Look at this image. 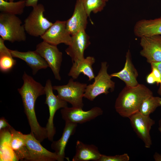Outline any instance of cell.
I'll use <instances>...</instances> for the list:
<instances>
[{"instance_id": "obj_1", "label": "cell", "mask_w": 161, "mask_h": 161, "mask_svg": "<svg viewBox=\"0 0 161 161\" xmlns=\"http://www.w3.org/2000/svg\"><path fill=\"white\" fill-rule=\"evenodd\" d=\"M24 83L18 91L22 98L24 112L29 124L31 133L40 142L47 138L46 127L38 123L35 112V104L38 97L45 95L44 87L24 72L22 76Z\"/></svg>"}, {"instance_id": "obj_2", "label": "cell", "mask_w": 161, "mask_h": 161, "mask_svg": "<svg viewBox=\"0 0 161 161\" xmlns=\"http://www.w3.org/2000/svg\"><path fill=\"white\" fill-rule=\"evenodd\" d=\"M152 95L151 91L143 84H139L133 87L126 86L116 99L115 110L122 117L129 118L139 111L145 99Z\"/></svg>"}, {"instance_id": "obj_3", "label": "cell", "mask_w": 161, "mask_h": 161, "mask_svg": "<svg viewBox=\"0 0 161 161\" xmlns=\"http://www.w3.org/2000/svg\"><path fill=\"white\" fill-rule=\"evenodd\" d=\"M16 15L1 12L0 35L4 41L11 43L26 41V36L24 25Z\"/></svg>"}, {"instance_id": "obj_4", "label": "cell", "mask_w": 161, "mask_h": 161, "mask_svg": "<svg viewBox=\"0 0 161 161\" xmlns=\"http://www.w3.org/2000/svg\"><path fill=\"white\" fill-rule=\"evenodd\" d=\"M108 67L106 62L101 63L100 68L94 78V82L86 86L84 97L92 101L101 94H107L109 89L111 92L114 91L115 83L112 80V77L107 72Z\"/></svg>"}, {"instance_id": "obj_5", "label": "cell", "mask_w": 161, "mask_h": 161, "mask_svg": "<svg viewBox=\"0 0 161 161\" xmlns=\"http://www.w3.org/2000/svg\"><path fill=\"white\" fill-rule=\"evenodd\" d=\"M44 6L38 4L33 7L28 16L24 20V24L26 32L35 37L42 36L52 25L44 15Z\"/></svg>"}, {"instance_id": "obj_6", "label": "cell", "mask_w": 161, "mask_h": 161, "mask_svg": "<svg viewBox=\"0 0 161 161\" xmlns=\"http://www.w3.org/2000/svg\"><path fill=\"white\" fill-rule=\"evenodd\" d=\"M87 85L86 83L74 81L71 78L67 84L53 86L57 91L59 98L71 104L72 106L83 108V98Z\"/></svg>"}, {"instance_id": "obj_7", "label": "cell", "mask_w": 161, "mask_h": 161, "mask_svg": "<svg viewBox=\"0 0 161 161\" xmlns=\"http://www.w3.org/2000/svg\"><path fill=\"white\" fill-rule=\"evenodd\" d=\"M46 100L45 103L48 106L49 116L46 128L47 132V138L52 142L56 132L55 128L53 123V119L56 112L61 108L67 106V102L55 95L53 92L51 81L47 80L44 86Z\"/></svg>"}, {"instance_id": "obj_8", "label": "cell", "mask_w": 161, "mask_h": 161, "mask_svg": "<svg viewBox=\"0 0 161 161\" xmlns=\"http://www.w3.org/2000/svg\"><path fill=\"white\" fill-rule=\"evenodd\" d=\"M35 51L45 60L53 72L55 79L60 81L61 78L59 72L62 60V53L57 46L43 41L37 45Z\"/></svg>"}, {"instance_id": "obj_9", "label": "cell", "mask_w": 161, "mask_h": 161, "mask_svg": "<svg viewBox=\"0 0 161 161\" xmlns=\"http://www.w3.org/2000/svg\"><path fill=\"white\" fill-rule=\"evenodd\" d=\"M129 118L131 126L138 137L144 143L145 147L149 148L152 145L150 131L155 121L149 116L141 114L139 111L133 114Z\"/></svg>"}, {"instance_id": "obj_10", "label": "cell", "mask_w": 161, "mask_h": 161, "mask_svg": "<svg viewBox=\"0 0 161 161\" xmlns=\"http://www.w3.org/2000/svg\"><path fill=\"white\" fill-rule=\"evenodd\" d=\"M40 142L30 133L26 134V143L29 156L27 161H62V158L55 152H51L44 148Z\"/></svg>"}, {"instance_id": "obj_11", "label": "cell", "mask_w": 161, "mask_h": 161, "mask_svg": "<svg viewBox=\"0 0 161 161\" xmlns=\"http://www.w3.org/2000/svg\"><path fill=\"white\" fill-rule=\"evenodd\" d=\"M61 113L62 118L65 122L78 124L90 121L102 115L103 111L98 107H95L88 111H84L82 108L72 106L62 108Z\"/></svg>"}, {"instance_id": "obj_12", "label": "cell", "mask_w": 161, "mask_h": 161, "mask_svg": "<svg viewBox=\"0 0 161 161\" xmlns=\"http://www.w3.org/2000/svg\"><path fill=\"white\" fill-rule=\"evenodd\" d=\"M66 21H56L41 38L53 45L57 46L61 43L70 45L71 36L66 29Z\"/></svg>"}, {"instance_id": "obj_13", "label": "cell", "mask_w": 161, "mask_h": 161, "mask_svg": "<svg viewBox=\"0 0 161 161\" xmlns=\"http://www.w3.org/2000/svg\"><path fill=\"white\" fill-rule=\"evenodd\" d=\"M140 44L142 48L140 54L148 63L161 62V35L142 37Z\"/></svg>"}, {"instance_id": "obj_14", "label": "cell", "mask_w": 161, "mask_h": 161, "mask_svg": "<svg viewBox=\"0 0 161 161\" xmlns=\"http://www.w3.org/2000/svg\"><path fill=\"white\" fill-rule=\"evenodd\" d=\"M89 39L85 30L71 36V43L65 51L71 58L72 63L84 58V51L90 44Z\"/></svg>"}, {"instance_id": "obj_15", "label": "cell", "mask_w": 161, "mask_h": 161, "mask_svg": "<svg viewBox=\"0 0 161 161\" xmlns=\"http://www.w3.org/2000/svg\"><path fill=\"white\" fill-rule=\"evenodd\" d=\"M88 17L80 0H76L72 16L66 21V27L71 36L79 32L85 30Z\"/></svg>"}, {"instance_id": "obj_16", "label": "cell", "mask_w": 161, "mask_h": 161, "mask_svg": "<svg viewBox=\"0 0 161 161\" xmlns=\"http://www.w3.org/2000/svg\"><path fill=\"white\" fill-rule=\"evenodd\" d=\"M10 51L13 57L20 59L26 63L32 69L33 75H35L39 70L46 69L49 67L45 60L35 51L26 52L10 49Z\"/></svg>"}, {"instance_id": "obj_17", "label": "cell", "mask_w": 161, "mask_h": 161, "mask_svg": "<svg viewBox=\"0 0 161 161\" xmlns=\"http://www.w3.org/2000/svg\"><path fill=\"white\" fill-rule=\"evenodd\" d=\"M110 75L112 77H117L123 81L127 86L134 87L139 84L137 80L138 73L132 63L129 50L126 53L125 63L123 69Z\"/></svg>"}, {"instance_id": "obj_18", "label": "cell", "mask_w": 161, "mask_h": 161, "mask_svg": "<svg viewBox=\"0 0 161 161\" xmlns=\"http://www.w3.org/2000/svg\"><path fill=\"white\" fill-rule=\"evenodd\" d=\"M137 37L161 35V17L153 19H143L138 21L134 28Z\"/></svg>"}, {"instance_id": "obj_19", "label": "cell", "mask_w": 161, "mask_h": 161, "mask_svg": "<svg viewBox=\"0 0 161 161\" xmlns=\"http://www.w3.org/2000/svg\"><path fill=\"white\" fill-rule=\"evenodd\" d=\"M94 57L91 56L72 63V65L68 74L74 80L77 79L81 73L88 77V80L94 79L92 65L95 62Z\"/></svg>"}, {"instance_id": "obj_20", "label": "cell", "mask_w": 161, "mask_h": 161, "mask_svg": "<svg viewBox=\"0 0 161 161\" xmlns=\"http://www.w3.org/2000/svg\"><path fill=\"white\" fill-rule=\"evenodd\" d=\"M101 154L96 145L85 144L78 140L76 142L75 154L72 161H98Z\"/></svg>"}, {"instance_id": "obj_21", "label": "cell", "mask_w": 161, "mask_h": 161, "mask_svg": "<svg viewBox=\"0 0 161 161\" xmlns=\"http://www.w3.org/2000/svg\"><path fill=\"white\" fill-rule=\"evenodd\" d=\"M10 131L11 135V147L16 156L18 160L27 161L29 154L26 145V134L16 131L12 127Z\"/></svg>"}, {"instance_id": "obj_22", "label": "cell", "mask_w": 161, "mask_h": 161, "mask_svg": "<svg viewBox=\"0 0 161 161\" xmlns=\"http://www.w3.org/2000/svg\"><path fill=\"white\" fill-rule=\"evenodd\" d=\"M77 124L65 122L61 137L57 141H52L51 148L60 157L64 159L65 157V148L70 137L75 133Z\"/></svg>"}, {"instance_id": "obj_23", "label": "cell", "mask_w": 161, "mask_h": 161, "mask_svg": "<svg viewBox=\"0 0 161 161\" xmlns=\"http://www.w3.org/2000/svg\"><path fill=\"white\" fill-rule=\"evenodd\" d=\"M11 135L10 130L0 131V161H17L18 160L11 145Z\"/></svg>"}, {"instance_id": "obj_24", "label": "cell", "mask_w": 161, "mask_h": 161, "mask_svg": "<svg viewBox=\"0 0 161 161\" xmlns=\"http://www.w3.org/2000/svg\"><path fill=\"white\" fill-rule=\"evenodd\" d=\"M4 41L0 38V69L3 72L10 71L15 65L16 60L13 58L10 49L4 43Z\"/></svg>"}, {"instance_id": "obj_25", "label": "cell", "mask_w": 161, "mask_h": 161, "mask_svg": "<svg viewBox=\"0 0 161 161\" xmlns=\"http://www.w3.org/2000/svg\"><path fill=\"white\" fill-rule=\"evenodd\" d=\"M26 6L25 0H20L16 2L0 0V11L2 13L21 15L23 13Z\"/></svg>"}, {"instance_id": "obj_26", "label": "cell", "mask_w": 161, "mask_h": 161, "mask_svg": "<svg viewBox=\"0 0 161 161\" xmlns=\"http://www.w3.org/2000/svg\"><path fill=\"white\" fill-rule=\"evenodd\" d=\"M161 106V98L152 95L145 99L142 103L139 111L148 116L153 113L156 109Z\"/></svg>"}, {"instance_id": "obj_27", "label": "cell", "mask_w": 161, "mask_h": 161, "mask_svg": "<svg viewBox=\"0 0 161 161\" xmlns=\"http://www.w3.org/2000/svg\"><path fill=\"white\" fill-rule=\"evenodd\" d=\"M90 18L91 23H93L90 18L92 12L96 13L102 11L106 5V0H80Z\"/></svg>"}, {"instance_id": "obj_28", "label": "cell", "mask_w": 161, "mask_h": 161, "mask_svg": "<svg viewBox=\"0 0 161 161\" xmlns=\"http://www.w3.org/2000/svg\"><path fill=\"white\" fill-rule=\"evenodd\" d=\"M151 66V72L147 76L146 80L147 83L153 84L156 83H161V76L159 71L155 67Z\"/></svg>"}, {"instance_id": "obj_29", "label": "cell", "mask_w": 161, "mask_h": 161, "mask_svg": "<svg viewBox=\"0 0 161 161\" xmlns=\"http://www.w3.org/2000/svg\"><path fill=\"white\" fill-rule=\"evenodd\" d=\"M129 157L127 153L114 156L102 154L98 161H129Z\"/></svg>"}, {"instance_id": "obj_30", "label": "cell", "mask_w": 161, "mask_h": 161, "mask_svg": "<svg viewBox=\"0 0 161 161\" xmlns=\"http://www.w3.org/2000/svg\"><path fill=\"white\" fill-rule=\"evenodd\" d=\"M11 126L4 117L0 119V131L6 130H10Z\"/></svg>"}, {"instance_id": "obj_31", "label": "cell", "mask_w": 161, "mask_h": 161, "mask_svg": "<svg viewBox=\"0 0 161 161\" xmlns=\"http://www.w3.org/2000/svg\"><path fill=\"white\" fill-rule=\"evenodd\" d=\"M150 64L151 66L155 67L159 71L161 76V62H152ZM157 93L161 97V83L160 84V87L158 90Z\"/></svg>"}, {"instance_id": "obj_32", "label": "cell", "mask_w": 161, "mask_h": 161, "mask_svg": "<svg viewBox=\"0 0 161 161\" xmlns=\"http://www.w3.org/2000/svg\"><path fill=\"white\" fill-rule=\"evenodd\" d=\"M26 7H32L36 6L38 0H25Z\"/></svg>"}, {"instance_id": "obj_33", "label": "cell", "mask_w": 161, "mask_h": 161, "mask_svg": "<svg viewBox=\"0 0 161 161\" xmlns=\"http://www.w3.org/2000/svg\"><path fill=\"white\" fill-rule=\"evenodd\" d=\"M153 158L155 161H161V154L155 152L153 155Z\"/></svg>"}, {"instance_id": "obj_34", "label": "cell", "mask_w": 161, "mask_h": 161, "mask_svg": "<svg viewBox=\"0 0 161 161\" xmlns=\"http://www.w3.org/2000/svg\"><path fill=\"white\" fill-rule=\"evenodd\" d=\"M158 124L159 125V126H161V118L160 119L159 121L158 122Z\"/></svg>"}, {"instance_id": "obj_35", "label": "cell", "mask_w": 161, "mask_h": 161, "mask_svg": "<svg viewBox=\"0 0 161 161\" xmlns=\"http://www.w3.org/2000/svg\"><path fill=\"white\" fill-rule=\"evenodd\" d=\"M158 129L159 131V132L161 133V126H159V127L158 128Z\"/></svg>"}, {"instance_id": "obj_36", "label": "cell", "mask_w": 161, "mask_h": 161, "mask_svg": "<svg viewBox=\"0 0 161 161\" xmlns=\"http://www.w3.org/2000/svg\"><path fill=\"white\" fill-rule=\"evenodd\" d=\"M14 0H8V1H13Z\"/></svg>"}, {"instance_id": "obj_37", "label": "cell", "mask_w": 161, "mask_h": 161, "mask_svg": "<svg viewBox=\"0 0 161 161\" xmlns=\"http://www.w3.org/2000/svg\"><path fill=\"white\" fill-rule=\"evenodd\" d=\"M106 0V1L107 2L108 1H109V0Z\"/></svg>"}, {"instance_id": "obj_38", "label": "cell", "mask_w": 161, "mask_h": 161, "mask_svg": "<svg viewBox=\"0 0 161 161\" xmlns=\"http://www.w3.org/2000/svg\"><path fill=\"white\" fill-rule=\"evenodd\" d=\"M6 1H8V0H5Z\"/></svg>"}, {"instance_id": "obj_39", "label": "cell", "mask_w": 161, "mask_h": 161, "mask_svg": "<svg viewBox=\"0 0 161 161\" xmlns=\"http://www.w3.org/2000/svg\"></svg>"}]
</instances>
